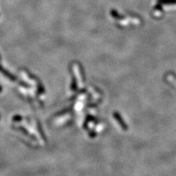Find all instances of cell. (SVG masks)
I'll return each instance as SVG.
<instances>
[{
	"label": "cell",
	"mask_w": 176,
	"mask_h": 176,
	"mask_svg": "<svg viewBox=\"0 0 176 176\" xmlns=\"http://www.w3.org/2000/svg\"><path fill=\"white\" fill-rule=\"evenodd\" d=\"M158 1L163 4H176V0H158Z\"/></svg>",
	"instance_id": "obj_1"
}]
</instances>
